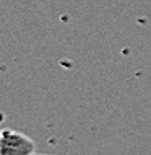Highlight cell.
Returning a JSON list of instances; mask_svg holds the SVG:
<instances>
[{
    "label": "cell",
    "instance_id": "obj_1",
    "mask_svg": "<svg viewBox=\"0 0 151 155\" xmlns=\"http://www.w3.org/2000/svg\"><path fill=\"white\" fill-rule=\"evenodd\" d=\"M36 144L26 134L3 129L0 132V155H34Z\"/></svg>",
    "mask_w": 151,
    "mask_h": 155
},
{
    "label": "cell",
    "instance_id": "obj_2",
    "mask_svg": "<svg viewBox=\"0 0 151 155\" xmlns=\"http://www.w3.org/2000/svg\"><path fill=\"white\" fill-rule=\"evenodd\" d=\"M34 155H37V153H34Z\"/></svg>",
    "mask_w": 151,
    "mask_h": 155
}]
</instances>
